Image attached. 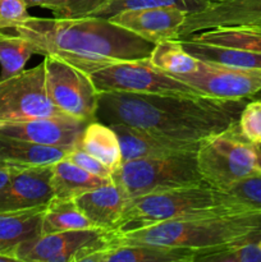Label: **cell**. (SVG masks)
Wrapping results in <instances>:
<instances>
[{
    "label": "cell",
    "mask_w": 261,
    "mask_h": 262,
    "mask_svg": "<svg viewBox=\"0 0 261 262\" xmlns=\"http://www.w3.org/2000/svg\"><path fill=\"white\" fill-rule=\"evenodd\" d=\"M247 100L209 95H146L101 92L97 119L123 123L182 141L200 142L238 122Z\"/></svg>",
    "instance_id": "obj_1"
},
{
    "label": "cell",
    "mask_w": 261,
    "mask_h": 262,
    "mask_svg": "<svg viewBox=\"0 0 261 262\" xmlns=\"http://www.w3.org/2000/svg\"><path fill=\"white\" fill-rule=\"evenodd\" d=\"M9 33L30 41L38 55H53L90 76L124 60L148 58L153 43L110 22L107 18L30 17Z\"/></svg>",
    "instance_id": "obj_2"
},
{
    "label": "cell",
    "mask_w": 261,
    "mask_h": 262,
    "mask_svg": "<svg viewBox=\"0 0 261 262\" xmlns=\"http://www.w3.org/2000/svg\"><path fill=\"white\" fill-rule=\"evenodd\" d=\"M261 239V209L250 207L240 211L164 222L127 233L115 232L118 243H147L186 248L205 256ZM114 245V246H115Z\"/></svg>",
    "instance_id": "obj_3"
},
{
    "label": "cell",
    "mask_w": 261,
    "mask_h": 262,
    "mask_svg": "<svg viewBox=\"0 0 261 262\" xmlns=\"http://www.w3.org/2000/svg\"><path fill=\"white\" fill-rule=\"evenodd\" d=\"M250 207L255 206L205 182L199 186L182 187L129 200L122 217L112 230L127 233L159 223L240 211Z\"/></svg>",
    "instance_id": "obj_4"
},
{
    "label": "cell",
    "mask_w": 261,
    "mask_h": 262,
    "mask_svg": "<svg viewBox=\"0 0 261 262\" xmlns=\"http://www.w3.org/2000/svg\"><path fill=\"white\" fill-rule=\"evenodd\" d=\"M197 152L178 154L164 158L128 160L112 173L128 200L158 192L205 183L197 166Z\"/></svg>",
    "instance_id": "obj_5"
},
{
    "label": "cell",
    "mask_w": 261,
    "mask_h": 262,
    "mask_svg": "<svg viewBox=\"0 0 261 262\" xmlns=\"http://www.w3.org/2000/svg\"><path fill=\"white\" fill-rule=\"evenodd\" d=\"M196 158L202 179L225 192L237 182L260 173L256 166V146L242 137L237 123L201 141Z\"/></svg>",
    "instance_id": "obj_6"
},
{
    "label": "cell",
    "mask_w": 261,
    "mask_h": 262,
    "mask_svg": "<svg viewBox=\"0 0 261 262\" xmlns=\"http://www.w3.org/2000/svg\"><path fill=\"white\" fill-rule=\"evenodd\" d=\"M101 92H130L146 95H205L186 82L156 68L150 59L124 60L90 74Z\"/></svg>",
    "instance_id": "obj_7"
},
{
    "label": "cell",
    "mask_w": 261,
    "mask_h": 262,
    "mask_svg": "<svg viewBox=\"0 0 261 262\" xmlns=\"http://www.w3.org/2000/svg\"><path fill=\"white\" fill-rule=\"evenodd\" d=\"M114 245V230L89 228L38 235L18 245L14 255L18 262H84Z\"/></svg>",
    "instance_id": "obj_8"
},
{
    "label": "cell",
    "mask_w": 261,
    "mask_h": 262,
    "mask_svg": "<svg viewBox=\"0 0 261 262\" xmlns=\"http://www.w3.org/2000/svg\"><path fill=\"white\" fill-rule=\"evenodd\" d=\"M44 63L50 101L68 117L86 123L96 120L100 94L91 77L56 56H44Z\"/></svg>",
    "instance_id": "obj_9"
},
{
    "label": "cell",
    "mask_w": 261,
    "mask_h": 262,
    "mask_svg": "<svg viewBox=\"0 0 261 262\" xmlns=\"http://www.w3.org/2000/svg\"><path fill=\"white\" fill-rule=\"evenodd\" d=\"M66 115L50 101L46 91L45 63L0 79V120Z\"/></svg>",
    "instance_id": "obj_10"
},
{
    "label": "cell",
    "mask_w": 261,
    "mask_h": 262,
    "mask_svg": "<svg viewBox=\"0 0 261 262\" xmlns=\"http://www.w3.org/2000/svg\"><path fill=\"white\" fill-rule=\"evenodd\" d=\"M87 124L89 123L68 115L0 120V136L73 150L79 146L82 133Z\"/></svg>",
    "instance_id": "obj_11"
},
{
    "label": "cell",
    "mask_w": 261,
    "mask_h": 262,
    "mask_svg": "<svg viewBox=\"0 0 261 262\" xmlns=\"http://www.w3.org/2000/svg\"><path fill=\"white\" fill-rule=\"evenodd\" d=\"M187 14L177 7H148L122 10L107 19L156 45L165 40H179Z\"/></svg>",
    "instance_id": "obj_12"
},
{
    "label": "cell",
    "mask_w": 261,
    "mask_h": 262,
    "mask_svg": "<svg viewBox=\"0 0 261 262\" xmlns=\"http://www.w3.org/2000/svg\"><path fill=\"white\" fill-rule=\"evenodd\" d=\"M53 164L19 168L9 183L0 189V212H15L45 207L54 197Z\"/></svg>",
    "instance_id": "obj_13"
},
{
    "label": "cell",
    "mask_w": 261,
    "mask_h": 262,
    "mask_svg": "<svg viewBox=\"0 0 261 262\" xmlns=\"http://www.w3.org/2000/svg\"><path fill=\"white\" fill-rule=\"evenodd\" d=\"M261 22V0H223L200 12L188 13L181 37L205 30L256 25Z\"/></svg>",
    "instance_id": "obj_14"
},
{
    "label": "cell",
    "mask_w": 261,
    "mask_h": 262,
    "mask_svg": "<svg viewBox=\"0 0 261 262\" xmlns=\"http://www.w3.org/2000/svg\"><path fill=\"white\" fill-rule=\"evenodd\" d=\"M109 125L114 129L119 140L123 163L136 159L164 158L178 154L197 152L201 143V141L192 142L169 138L166 136L123 123H113Z\"/></svg>",
    "instance_id": "obj_15"
},
{
    "label": "cell",
    "mask_w": 261,
    "mask_h": 262,
    "mask_svg": "<svg viewBox=\"0 0 261 262\" xmlns=\"http://www.w3.org/2000/svg\"><path fill=\"white\" fill-rule=\"evenodd\" d=\"M74 201L92 227L112 230L122 217L129 200L123 189L113 182L79 194Z\"/></svg>",
    "instance_id": "obj_16"
},
{
    "label": "cell",
    "mask_w": 261,
    "mask_h": 262,
    "mask_svg": "<svg viewBox=\"0 0 261 262\" xmlns=\"http://www.w3.org/2000/svg\"><path fill=\"white\" fill-rule=\"evenodd\" d=\"M201 253L186 248L147 243H118L87 257L84 262H197Z\"/></svg>",
    "instance_id": "obj_17"
},
{
    "label": "cell",
    "mask_w": 261,
    "mask_h": 262,
    "mask_svg": "<svg viewBox=\"0 0 261 262\" xmlns=\"http://www.w3.org/2000/svg\"><path fill=\"white\" fill-rule=\"evenodd\" d=\"M69 151V148L38 145L30 141L0 136V159L19 168L55 164L63 160Z\"/></svg>",
    "instance_id": "obj_18"
},
{
    "label": "cell",
    "mask_w": 261,
    "mask_h": 262,
    "mask_svg": "<svg viewBox=\"0 0 261 262\" xmlns=\"http://www.w3.org/2000/svg\"><path fill=\"white\" fill-rule=\"evenodd\" d=\"M110 183L112 178L94 176L66 158L53 164L51 189L56 199H76L84 192Z\"/></svg>",
    "instance_id": "obj_19"
},
{
    "label": "cell",
    "mask_w": 261,
    "mask_h": 262,
    "mask_svg": "<svg viewBox=\"0 0 261 262\" xmlns=\"http://www.w3.org/2000/svg\"><path fill=\"white\" fill-rule=\"evenodd\" d=\"M45 207L0 212V252L14 255L18 245L41 235V220Z\"/></svg>",
    "instance_id": "obj_20"
},
{
    "label": "cell",
    "mask_w": 261,
    "mask_h": 262,
    "mask_svg": "<svg viewBox=\"0 0 261 262\" xmlns=\"http://www.w3.org/2000/svg\"><path fill=\"white\" fill-rule=\"evenodd\" d=\"M78 147L105 164L112 171L117 170L123 164L119 140L109 124L97 120L89 123L82 133Z\"/></svg>",
    "instance_id": "obj_21"
},
{
    "label": "cell",
    "mask_w": 261,
    "mask_h": 262,
    "mask_svg": "<svg viewBox=\"0 0 261 262\" xmlns=\"http://www.w3.org/2000/svg\"><path fill=\"white\" fill-rule=\"evenodd\" d=\"M179 41L182 46L199 60L229 67H240V68L261 69V53L245 50V49L196 42L187 37H181Z\"/></svg>",
    "instance_id": "obj_22"
},
{
    "label": "cell",
    "mask_w": 261,
    "mask_h": 262,
    "mask_svg": "<svg viewBox=\"0 0 261 262\" xmlns=\"http://www.w3.org/2000/svg\"><path fill=\"white\" fill-rule=\"evenodd\" d=\"M196 42L261 53V22L241 27L212 28L186 36Z\"/></svg>",
    "instance_id": "obj_23"
},
{
    "label": "cell",
    "mask_w": 261,
    "mask_h": 262,
    "mask_svg": "<svg viewBox=\"0 0 261 262\" xmlns=\"http://www.w3.org/2000/svg\"><path fill=\"white\" fill-rule=\"evenodd\" d=\"M89 228L94 227L78 209L74 199L53 197L44 210L41 235Z\"/></svg>",
    "instance_id": "obj_24"
},
{
    "label": "cell",
    "mask_w": 261,
    "mask_h": 262,
    "mask_svg": "<svg viewBox=\"0 0 261 262\" xmlns=\"http://www.w3.org/2000/svg\"><path fill=\"white\" fill-rule=\"evenodd\" d=\"M148 59L156 68L171 76L192 73L199 66V59L192 56L179 40H165L154 45Z\"/></svg>",
    "instance_id": "obj_25"
},
{
    "label": "cell",
    "mask_w": 261,
    "mask_h": 262,
    "mask_svg": "<svg viewBox=\"0 0 261 262\" xmlns=\"http://www.w3.org/2000/svg\"><path fill=\"white\" fill-rule=\"evenodd\" d=\"M35 48L22 36L9 32H0V79L20 73L32 55Z\"/></svg>",
    "instance_id": "obj_26"
},
{
    "label": "cell",
    "mask_w": 261,
    "mask_h": 262,
    "mask_svg": "<svg viewBox=\"0 0 261 262\" xmlns=\"http://www.w3.org/2000/svg\"><path fill=\"white\" fill-rule=\"evenodd\" d=\"M207 5V0H107L90 17L110 18L122 10L148 7H177L187 13H194L205 9Z\"/></svg>",
    "instance_id": "obj_27"
},
{
    "label": "cell",
    "mask_w": 261,
    "mask_h": 262,
    "mask_svg": "<svg viewBox=\"0 0 261 262\" xmlns=\"http://www.w3.org/2000/svg\"><path fill=\"white\" fill-rule=\"evenodd\" d=\"M107 0H50L44 5L55 18H84L94 14Z\"/></svg>",
    "instance_id": "obj_28"
},
{
    "label": "cell",
    "mask_w": 261,
    "mask_h": 262,
    "mask_svg": "<svg viewBox=\"0 0 261 262\" xmlns=\"http://www.w3.org/2000/svg\"><path fill=\"white\" fill-rule=\"evenodd\" d=\"M237 127L246 141L261 147V99L247 101L238 118Z\"/></svg>",
    "instance_id": "obj_29"
},
{
    "label": "cell",
    "mask_w": 261,
    "mask_h": 262,
    "mask_svg": "<svg viewBox=\"0 0 261 262\" xmlns=\"http://www.w3.org/2000/svg\"><path fill=\"white\" fill-rule=\"evenodd\" d=\"M200 262H261V239L238 246L225 252L205 256Z\"/></svg>",
    "instance_id": "obj_30"
},
{
    "label": "cell",
    "mask_w": 261,
    "mask_h": 262,
    "mask_svg": "<svg viewBox=\"0 0 261 262\" xmlns=\"http://www.w3.org/2000/svg\"><path fill=\"white\" fill-rule=\"evenodd\" d=\"M227 192L237 197L240 201L261 209V173L237 182L229 187Z\"/></svg>",
    "instance_id": "obj_31"
},
{
    "label": "cell",
    "mask_w": 261,
    "mask_h": 262,
    "mask_svg": "<svg viewBox=\"0 0 261 262\" xmlns=\"http://www.w3.org/2000/svg\"><path fill=\"white\" fill-rule=\"evenodd\" d=\"M23 0H0V32L12 30L30 17Z\"/></svg>",
    "instance_id": "obj_32"
},
{
    "label": "cell",
    "mask_w": 261,
    "mask_h": 262,
    "mask_svg": "<svg viewBox=\"0 0 261 262\" xmlns=\"http://www.w3.org/2000/svg\"><path fill=\"white\" fill-rule=\"evenodd\" d=\"M66 159L71 161V163L76 164L77 166L82 168L83 170L94 174V176L102 177V178H112V169L107 168L105 164H102L101 161L97 160L96 158H94V156H91L90 154H87L86 151L82 150L81 147H76L73 148V150L69 151L68 155L66 156Z\"/></svg>",
    "instance_id": "obj_33"
},
{
    "label": "cell",
    "mask_w": 261,
    "mask_h": 262,
    "mask_svg": "<svg viewBox=\"0 0 261 262\" xmlns=\"http://www.w3.org/2000/svg\"><path fill=\"white\" fill-rule=\"evenodd\" d=\"M18 169H19V166L10 165V164L5 163L0 159V189H3L9 183L10 179L13 178V176H14Z\"/></svg>",
    "instance_id": "obj_34"
},
{
    "label": "cell",
    "mask_w": 261,
    "mask_h": 262,
    "mask_svg": "<svg viewBox=\"0 0 261 262\" xmlns=\"http://www.w3.org/2000/svg\"><path fill=\"white\" fill-rule=\"evenodd\" d=\"M23 2L26 3V5H27L28 8H32V7L44 8V5H45L46 3L50 2V0H23Z\"/></svg>",
    "instance_id": "obj_35"
},
{
    "label": "cell",
    "mask_w": 261,
    "mask_h": 262,
    "mask_svg": "<svg viewBox=\"0 0 261 262\" xmlns=\"http://www.w3.org/2000/svg\"><path fill=\"white\" fill-rule=\"evenodd\" d=\"M0 262H18V260L13 253L0 252Z\"/></svg>",
    "instance_id": "obj_36"
},
{
    "label": "cell",
    "mask_w": 261,
    "mask_h": 262,
    "mask_svg": "<svg viewBox=\"0 0 261 262\" xmlns=\"http://www.w3.org/2000/svg\"><path fill=\"white\" fill-rule=\"evenodd\" d=\"M256 166H257V170L261 173V147L260 146H256Z\"/></svg>",
    "instance_id": "obj_37"
},
{
    "label": "cell",
    "mask_w": 261,
    "mask_h": 262,
    "mask_svg": "<svg viewBox=\"0 0 261 262\" xmlns=\"http://www.w3.org/2000/svg\"><path fill=\"white\" fill-rule=\"evenodd\" d=\"M209 2V4H214V3H219V2H223V0H207Z\"/></svg>",
    "instance_id": "obj_38"
}]
</instances>
